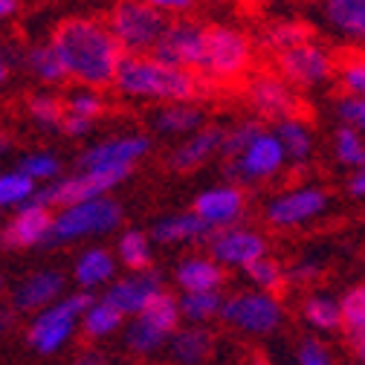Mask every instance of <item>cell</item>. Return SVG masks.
Returning <instances> with one entry per match:
<instances>
[{
  "label": "cell",
  "mask_w": 365,
  "mask_h": 365,
  "mask_svg": "<svg viewBox=\"0 0 365 365\" xmlns=\"http://www.w3.org/2000/svg\"><path fill=\"white\" fill-rule=\"evenodd\" d=\"M64 70L84 87H108L116 81L119 64L125 58L110 29L96 18H67L53 35Z\"/></svg>",
  "instance_id": "6da1fadb"
},
{
  "label": "cell",
  "mask_w": 365,
  "mask_h": 365,
  "mask_svg": "<svg viewBox=\"0 0 365 365\" xmlns=\"http://www.w3.org/2000/svg\"><path fill=\"white\" fill-rule=\"evenodd\" d=\"M122 322H125V316H122L113 304H108L105 299H96L93 304H90V310L84 313L81 331H84L87 339H105V336H110L113 331H119Z\"/></svg>",
  "instance_id": "f546056e"
},
{
  "label": "cell",
  "mask_w": 365,
  "mask_h": 365,
  "mask_svg": "<svg viewBox=\"0 0 365 365\" xmlns=\"http://www.w3.org/2000/svg\"><path fill=\"white\" fill-rule=\"evenodd\" d=\"M339 307H342V334L345 336L365 331V282L351 284L339 296Z\"/></svg>",
  "instance_id": "f35d334b"
},
{
  "label": "cell",
  "mask_w": 365,
  "mask_h": 365,
  "mask_svg": "<svg viewBox=\"0 0 365 365\" xmlns=\"http://www.w3.org/2000/svg\"><path fill=\"white\" fill-rule=\"evenodd\" d=\"M336 116L342 119L345 128H354L365 136V99L359 96H342L336 102Z\"/></svg>",
  "instance_id": "f6af8a7d"
},
{
  "label": "cell",
  "mask_w": 365,
  "mask_h": 365,
  "mask_svg": "<svg viewBox=\"0 0 365 365\" xmlns=\"http://www.w3.org/2000/svg\"><path fill=\"white\" fill-rule=\"evenodd\" d=\"M12 328H15V313L0 307V334H9Z\"/></svg>",
  "instance_id": "db71d44e"
},
{
  "label": "cell",
  "mask_w": 365,
  "mask_h": 365,
  "mask_svg": "<svg viewBox=\"0 0 365 365\" xmlns=\"http://www.w3.org/2000/svg\"><path fill=\"white\" fill-rule=\"evenodd\" d=\"M223 136H226V128H217V125L200 128L171 154V168L174 171H192V168L209 163L215 154L223 151Z\"/></svg>",
  "instance_id": "ffe728a7"
},
{
  "label": "cell",
  "mask_w": 365,
  "mask_h": 365,
  "mask_svg": "<svg viewBox=\"0 0 365 365\" xmlns=\"http://www.w3.org/2000/svg\"><path fill=\"white\" fill-rule=\"evenodd\" d=\"M264 130H267V128H264L258 119H244V122H238V125H232V128H226L223 151H220V154H223V157H230V160L241 157Z\"/></svg>",
  "instance_id": "ab89813d"
},
{
  "label": "cell",
  "mask_w": 365,
  "mask_h": 365,
  "mask_svg": "<svg viewBox=\"0 0 365 365\" xmlns=\"http://www.w3.org/2000/svg\"><path fill=\"white\" fill-rule=\"evenodd\" d=\"M113 87L125 96L165 105H192L206 93L200 73L165 67L154 56H125Z\"/></svg>",
  "instance_id": "7a4b0ae2"
},
{
  "label": "cell",
  "mask_w": 365,
  "mask_h": 365,
  "mask_svg": "<svg viewBox=\"0 0 365 365\" xmlns=\"http://www.w3.org/2000/svg\"><path fill=\"white\" fill-rule=\"evenodd\" d=\"M9 78V64H6V58L4 56H0V84H4Z\"/></svg>",
  "instance_id": "9f6ffc18"
},
{
  "label": "cell",
  "mask_w": 365,
  "mask_h": 365,
  "mask_svg": "<svg viewBox=\"0 0 365 365\" xmlns=\"http://www.w3.org/2000/svg\"><path fill=\"white\" fill-rule=\"evenodd\" d=\"M18 171H24L32 182H47L50 186V182H56V177L61 174V160L53 151H35V154L21 157Z\"/></svg>",
  "instance_id": "60d3db41"
},
{
  "label": "cell",
  "mask_w": 365,
  "mask_h": 365,
  "mask_svg": "<svg viewBox=\"0 0 365 365\" xmlns=\"http://www.w3.org/2000/svg\"><path fill=\"white\" fill-rule=\"evenodd\" d=\"M151 151V140L143 133H130V136H113L93 148H87L78 157V171L87 174H116L128 177L130 168L140 163Z\"/></svg>",
  "instance_id": "ba28073f"
},
{
  "label": "cell",
  "mask_w": 365,
  "mask_h": 365,
  "mask_svg": "<svg viewBox=\"0 0 365 365\" xmlns=\"http://www.w3.org/2000/svg\"><path fill=\"white\" fill-rule=\"evenodd\" d=\"M0 284H4V279H0Z\"/></svg>",
  "instance_id": "680465c9"
},
{
  "label": "cell",
  "mask_w": 365,
  "mask_h": 365,
  "mask_svg": "<svg viewBox=\"0 0 365 365\" xmlns=\"http://www.w3.org/2000/svg\"><path fill=\"white\" fill-rule=\"evenodd\" d=\"M261 43L269 50V53H276L284 56V53H293L299 47H307V43H313V26L302 18H282L276 24H269Z\"/></svg>",
  "instance_id": "cb8c5ba5"
},
{
  "label": "cell",
  "mask_w": 365,
  "mask_h": 365,
  "mask_svg": "<svg viewBox=\"0 0 365 365\" xmlns=\"http://www.w3.org/2000/svg\"><path fill=\"white\" fill-rule=\"evenodd\" d=\"M322 15L339 35L365 41V0H328Z\"/></svg>",
  "instance_id": "484cf974"
},
{
  "label": "cell",
  "mask_w": 365,
  "mask_h": 365,
  "mask_svg": "<svg viewBox=\"0 0 365 365\" xmlns=\"http://www.w3.org/2000/svg\"><path fill=\"white\" fill-rule=\"evenodd\" d=\"M287 165V151L276 130H264L258 140L235 160L226 165V177L238 182H264L269 177H276Z\"/></svg>",
  "instance_id": "30bf717a"
},
{
  "label": "cell",
  "mask_w": 365,
  "mask_h": 365,
  "mask_svg": "<svg viewBox=\"0 0 365 365\" xmlns=\"http://www.w3.org/2000/svg\"><path fill=\"white\" fill-rule=\"evenodd\" d=\"M212 348H215V336L203 325L180 328L168 339V354H171V359L177 365H203L209 359Z\"/></svg>",
  "instance_id": "603a6c76"
},
{
  "label": "cell",
  "mask_w": 365,
  "mask_h": 365,
  "mask_svg": "<svg viewBox=\"0 0 365 365\" xmlns=\"http://www.w3.org/2000/svg\"><path fill=\"white\" fill-rule=\"evenodd\" d=\"M73 279L81 287V293L96 290L102 284H113V279H116V258L108 250H102V247L84 250L76 258V264H73Z\"/></svg>",
  "instance_id": "7402d4cb"
},
{
  "label": "cell",
  "mask_w": 365,
  "mask_h": 365,
  "mask_svg": "<svg viewBox=\"0 0 365 365\" xmlns=\"http://www.w3.org/2000/svg\"><path fill=\"white\" fill-rule=\"evenodd\" d=\"M154 6H157L163 15H168V12H192V9H195L192 0H154Z\"/></svg>",
  "instance_id": "681fc988"
},
{
  "label": "cell",
  "mask_w": 365,
  "mask_h": 365,
  "mask_svg": "<svg viewBox=\"0 0 365 365\" xmlns=\"http://www.w3.org/2000/svg\"><path fill=\"white\" fill-rule=\"evenodd\" d=\"M26 64H29V70H32L43 84H61L64 78H70L67 70H64V61H61L58 50L53 47V41L32 47V50L26 53Z\"/></svg>",
  "instance_id": "4dcf8cb0"
},
{
  "label": "cell",
  "mask_w": 365,
  "mask_h": 365,
  "mask_svg": "<svg viewBox=\"0 0 365 365\" xmlns=\"http://www.w3.org/2000/svg\"><path fill=\"white\" fill-rule=\"evenodd\" d=\"M67 113L73 116H81V119H90L96 122L102 113H105V99L96 93V90H78V93H73L64 105Z\"/></svg>",
  "instance_id": "ee69618b"
},
{
  "label": "cell",
  "mask_w": 365,
  "mask_h": 365,
  "mask_svg": "<svg viewBox=\"0 0 365 365\" xmlns=\"http://www.w3.org/2000/svg\"><path fill=\"white\" fill-rule=\"evenodd\" d=\"M122 217H125L122 206L110 197H102V200H93V203H81V206H70V209H58L43 247H61V244H73V241H81V238L108 235L122 223Z\"/></svg>",
  "instance_id": "5b68a950"
},
{
  "label": "cell",
  "mask_w": 365,
  "mask_h": 365,
  "mask_svg": "<svg viewBox=\"0 0 365 365\" xmlns=\"http://www.w3.org/2000/svg\"><path fill=\"white\" fill-rule=\"evenodd\" d=\"M302 319H304V325H310L319 334L342 331V307H339V299L325 296V293L307 296L302 302Z\"/></svg>",
  "instance_id": "4316f807"
},
{
  "label": "cell",
  "mask_w": 365,
  "mask_h": 365,
  "mask_svg": "<svg viewBox=\"0 0 365 365\" xmlns=\"http://www.w3.org/2000/svg\"><path fill=\"white\" fill-rule=\"evenodd\" d=\"M203 41H206V26H200L195 21H186V18L171 21L151 56L165 67L197 73L200 61H203Z\"/></svg>",
  "instance_id": "8fae6325"
},
{
  "label": "cell",
  "mask_w": 365,
  "mask_h": 365,
  "mask_svg": "<svg viewBox=\"0 0 365 365\" xmlns=\"http://www.w3.org/2000/svg\"><path fill=\"white\" fill-rule=\"evenodd\" d=\"M276 136L282 140V145L287 151V163L304 165L313 157V130L299 116L287 119V122H279L276 125Z\"/></svg>",
  "instance_id": "83f0119b"
},
{
  "label": "cell",
  "mask_w": 365,
  "mask_h": 365,
  "mask_svg": "<svg viewBox=\"0 0 365 365\" xmlns=\"http://www.w3.org/2000/svg\"><path fill=\"white\" fill-rule=\"evenodd\" d=\"M53 212L47 206H38V203H26L15 212L12 220L4 223L0 230V244L6 250H24V247H35L47 241L50 230H53Z\"/></svg>",
  "instance_id": "ac0fdd59"
},
{
  "label": "cell",
  "mask_w": 365,
  "mask_h": 365,
  "mask_svg": "<svg viewBox=\"0 0 365 365\" xmlns=\"http://www.w3.org/2000/svg\"><path fill=\"white\" fill-rule=\"evenodd\" d=\"M18 12V4L15 0H0V21H6L9 15H15Z\"/></svg>",
  "instance_id": "11a10c76"
},
{
  "label": "cell",
  "mask_w": 365,
  "mask_h": 365,
  "mask_svg": "<svg viewBox=\"0 0 365 365\" xmlns=\"http://www.w3.org/2000/svg\"><path fill=\"white\" fill-rule=\"evenodd\" d=\"M252 64V41L247 32L226 26V24H212L206 26V41H203V61H200V76L206 78H238L250 70Z\"/></svg>",
  "instance_id": "8992f818"
},
{
  "label": "cell",
  "mask_w": 365,
  "mask_h": 365,
  "mask_svg": "<svg viewBox=\"0 0 365 365\" xmlns=\"http://www.w3.org/2000/svg\"><path fill=\"white\" fill-rule=\"evenodd\" d=\"M247 99H250L252 110H258V116H264V119L287 122V119H296V113H299L296 90L279 73L252 76L247 84Z\"/></svg>",
  "instance_id": "5bb4252c"
},
{
  "label": "cell",
  "mask_w": 365,
  "mask_h": 365,
  "mask_svg": "<svg viewBox=\"0 0 365 365\" xmlns=\"http://www.w3.org/2000/svg\"><path fill=\"white\" fill-rule=\"evenodd\" d=\"M203 113L195 105H165L154 113V128L160 133H197Z\"/></svg>",
  "instance_id": "f1b7e54d"
},
{
  "label": "cell",
  "mask_w": 365,
  "mask_h": 365,
  "mask_svg": "<svg viewBox=\"0 0 365 365\" xmlns=\"http://www.w3.org/2000/svg\"><path fill=\"white\" fill-rule=\"evenodd\" d=\"M334 157H336L339 165L351 168V174L365 168V136L359 130L342 125L334 133Z\"/></svg>",
  "instance_id": "836d02e7"
},
{
  "label": "cell",
  "mask_w": 365,
  "mask_h": 365,
  "mask_svg": "<svg viewBox=\"0 0 365 365\" xmlns=\"http://www.w3.org/2000/svg\"><path fill=\"white\" fill-rule=\"evenodd\" d=\"M151 235L160 244H186V241L212 238V230H209V226L195 212H182V215H171V217L157 220Z\"/></svg>",
  "instance_id": "d4e9b609"
},
{
  "label": "cell",
  "mask_w": 365,
  "mask_h": 365,
  "mask_svg": "<svg viewBox=\"0 0 365 365\" xmlns=\"http://www.w3.org/2000/svg\"><path fill=\"white\" fill-rule=\"evenodd\" d=\"M220 319L250 336H267L279 331L284 322V307L276 296L258 293V290H241L223 302Z\"/></svg>",
  "instance_id": "52a82bcc"
},
{
  "label": "cell",
  "mask_w": 365,
  "mask_h": 365,
  "mask_svg": "<svg viewBox=\"0 0 365 365\" xmlns=\"http://www.w3.org/2000/svg\"><path fill=\"white\" fill-rule=\"evenodd\" d=\"M108 29L125 56H145V53H154V47L168 29V21L154 4L125 0V4H116L110 9Z\"/></svg>",
  "instance_id": "3957f363"
},
{
  "label": "cell",
  "mask_w": 365,
  "mask_h": 365,
  "mask_svg": "<svg viewBox=\"0 0 365 365\" xmlns=\"http://www.w3.org/2000/svg\"><path fill=\"white\" fill-rule=\"evenodd\" d=\"M244 276L250 279V284L258 290V293H269V296H276L279 290H284L290 282H287V269L276 261V258H269L264 255L261 261H255L252 267L244 269Z\"/></svg>",
  "instance_id": "1f68e13d"
},
{
  "label": "cell",
  "mask_w": 365,
  "mask_h": 365,
  "mask_svg": "<svg viewBox=\"0 0 365 365\" xmlns=\"http://www.w3.org/2000/svg\"><path fill=\"white\" fill-rule=\"evenodd\" d=\"M143 319H148V322L154 325V328H160L165 336H174L180 328V319H182V313H180V299H174L168 290H163L151 304H148V310L143 313Z\"/></svg>",
  "instance_id": "74e56055"
},
{
  "label": "cell",
  "mask_w": 365,
  "mask_h": 365,
  "mask_svg": "<svg viewBox=\"0 0 365 365\" xmlns=\"http://www.w3.org/2000/svg\"><path fill=\"white\" fill-rule=\"evenodd\" d=\"M212 232L217 230H232L247 215V195L238 182H226V186H215L197 195L195 209H192Z\"/></svg>",
  "instance_id": "9a60e30c"
},
{
  "label": "cell",
  "mask_w": 365,
  "mask_h": 365,
  "mask_svg": "<svg viewBox=\"0 0 365 365\" xmlns=\"http://www.w3.org/2000/svg\"><path fill=\"white\" fill-rule=\"evenodd\" d=\"M276 67H279V76L293 84V87H319L334 78V73L339 70V64L334 61V56L319 47V43H307V47H299L293 53H284L276 58Z\"/></svg>",
  "instance_id": "4fadbf2b"
},
{
  "label": "cell",
  "mask_w": 365,
  "mask_h": 365,
  "mask_svg": "<svg viewBox=\"0 0 365 365\" xmlns=\"http://www.w3.org/2000/svg\"><path fill=\"white\" fill-rule=\"evenodd\" d=\"M339 84L345 90V96H359L365 99V56L354 53V56H345L339 61Z\"/></svg>",
  "instance_id": "b9f144b4"
},
{
  "label": "cell",
  "mask_w": 365,
  "mask_h": 365,
  "mask_svg": "<svg viewBox=\"0 0 365 365\" xmlns=\"http://www.w3.org/2000/svg\"><path fill=\"white\" fill-rule=\"evenodd\" d=\"M61 130H64L67 136H87L90 130H93V122H90V119H81V116H73V113H64Z\"/></svg>",
  "instance_id": "c3c4849f"
},
{
  "label": "cell",
  "mask_w": 365,
  "mask_h": 365,
  "mask_svg": "<svg viewBox=\"0 0 365 365\" xmlns=\"http://www.w3.org/2000/svg\"><path fill=\"white\" fill-rule=\"evenodd\" d=\"M296 365H334V359H331V351L322 342L307 336L296 348Z\"/></svg>",
  "instance_id": "bcb514c9"
},
{
  "label": "cell",
  "mask_w": 365,
  "mask_h": 365,
  "mask_svg": "<svg viewBox=\"0 0 365 365\" xmlns=\"http://www.w3.org/2000/svg\"><path fill=\"white\" fill-rule=\"evenodd\" d=\"M116 252H119V261H122L128 269H133V272L151 269V241H148V235L140 232V230L122 232Z\"/></svg>",
  "instance_id": "d6a6232c"
},
{
  "label": "cell",
  "mask_w": 365,
  "mask_h": 365,
  "mask_svg": "<svg viewBox=\"0 0 365 365\" xmlns=\"http://www.w3.org/2000/svg\"><path fill=\"white\" fill-rule=\"evenodd\" d=\"M212 258L226 269V267H238L247 269L255 261L267 255V238L255 230H244V226H232V230H217L209 238Z\"/></svg>",
  "instance_id": "2e32d148"
},
{
  "label": "cell",
  "mask_w": 365,
  "mask_h": 365,
  "mask_svg": "<svg viewBox=\"0 0 365 365\" xmlns=\"http://www.w3.org/2000/svg\"><path fill=\"white\" fill-rule=\"evenodd\" d=\"M319 276H322V264L313 261V258H302V261H296V264L287 269V282H290L293 287L313 284Z\"/></svg>",
  "instance_id": "7dc6e473"
},
{
  "label": "cell",
  "mask_w": 365,
  "mask_h": 365,
  "mask_svg": "<svg viewBox=\"0 0 365 365\" xmlns=\"http://www.w3.org/2000/svg\"><path fill=\"white\" fill-rule=\"evenodd\" d=\"M168 339L171 336H165L160 328H154L148 319H143V316H136L133 322L125 328V345L133 354H154L163 345H168Z\"/></svg>",
  "instance_id": "d590c367"
},
{
  "label": "cell",
  "mask_w": 365,
  "mask_h": 365,
  "mask_svg": "<svg viewBox=\"0 0 365 365\" xmlns=\"http://www.w3.org/2000/svg\"><path fill=\"white\" fill-rule=\"evenodd\" d=\"M108 359H105V354H99V351H81L76 359H73V365H105Z\"/></svg>",
  "instance_id": "f5cc1de1"
},
{
  "label": "cell",
  "mask_w": 365,
  "mask_h": 365,
  "mask_svg": "<svg viewBox=\"0 0 365 365\" xmlns=\"http://www.w3.org/2000/svg\"><path fill=\"white\" fill-rule=\"evenodd\" d=\"M64 287H67V279H64V272L58 269H38L32 272L29 279H24L15 293H12V307L26 313V310H47L53 307L56 302L64 299Z\"/></svg>",
  "instance_id": "d6986e66"
},
{
  "label": "cell",
  "mask_w": 365,
  "mask_h": 365,
  "mask_svg": "<svg viewBox=\"0 0 365 365\" xmlns=\"http://www.w3.org/2000/svg\"><path fill=\"white\" fill-rule=\"evenodd\" d=\"M163 293V279L160 272L145 269V272H133L119 282H113L105 290V302L113 304L122 316H143L148 310V304Z\"/></svg>",
  "instance_id": "e0dca14e"
},
{
  "label": "cell",
  "mask_w": 365,
  "mask_h": 365,
  "mask_svg": "<svg viewBox=\"0 0 365 365\" xmlns=\"http://www.w3.org/2000/svg\"><path fill=\"white\" fill-rule=\"evenodd\" d=\"M64 105L56 99V96H50V93H38V96H32L29 99V116L41 125V128H61V122H64Z\"/></svg>",
  "instance_id": "7bdbcfd3"
},
{
  "label": "cell",
  "mask_w": 365,
  "mask_h": 365,
  "mask_svg": "<svg viewBox=\"0 0 365 365\" xmlns=\"http://www.w3.org/2000/svg\"><path fill=\"white\" fill-rule=\"evenodd\" d=\"M125 177H116V174H87V171H78L67 180H56L50 186H43L32 203L38 206H58V209H70V206H81V203H93V200H102L108 197L110 189H116Z\"/></svg>",
  "instance_id": "9c48e42d"
},
{
  "label": "cell",
  "mask_w": 365,
  "mask_h": 365,
  "mask_svg": "<svg viewBox=\"0 0 365 365\" xmlns=\"http://www.w3.org/2000/svg\"><path fill=\"white\" fill-rule=\"evenodd\" d=\"M223 296L220 293H182L180 296V313L192 325H203L209 319L223 313Z\"/></svg>",
  "instance_id": "e575fe53"
},
{
  "label": "cell",
  "mask_w": 365,
  "mask_h": 365,
  "mask_svg": "<svg viewBox=\"0 0 365 365\" xmlns=\"http://www.w3.org/2000/svg\"><path fill=\"white\" fill-rule=\"evenodd\" d=\"M348 342H351V348H354L356 362H359V365H365V331L351 334V336H348Z\"/></svg>",
  "instance_id": "816d5d0a"
},
{
  "label": "cell",
  "mask_w": 365,
  "mask_h": 365,
  "mask_svg": "<svg viewBox=\"0 0 365 365\" xmlns=\"http://www.w3.org/2000/svg\"><path fill=\"white\" fill-rule=\"evenodd\" d=\"M174 279L182 293H220V287L226 282V269L215 258L195 255V258H186L177 264Z\"/></svg>",
  "instance_id": "44dd1931"
},
{
  "label": "cell",
  "mask_w": 365,
  "mask_h": 365,
  "mask_svg": "<svg viewBox=\"0 0 365 365\" xmlns=\"http://www.w3.org/2000/svg\"><path fill=\"white\" fill-rule=\"evenodd\" d=\"M90 304H93V296L90 293H73V296H64L61 302H56L53 307L41 310L26 328L29 348L38 354L61 351L73 339V334L81 328Z\"/></svg>",
  "instance_id": "277c9868"
},
{
  "label": "cell",
  "mask_w": 365,
  "mask_h": 365,
  "mask_svg": "<svg viewBox=\"0 0 365 365\" xmlns=\"http://www.w3.org/2000/svg\"><path fill=\"white\" fill-rule=\"evenodd\" d=\"M38 182H32L24 171H4L0 174V209H9V206H26L35 200L38 195Z\"/></svg>",
  "instance_id": "8d00e7d4"
},
{
  "label": "cell",
  "mask_w": 365,
  "mask_h": 365,
  "mask_svg": "<svg viewBox=\"0 0 365 365\" xmlns=\"http://www.w3.org/2000/svg\"><path fill=\"white\" fill-rule=\"evenodd\" d=\"M328 209V195L319 186H299L290 189L279 197H272L264 209V217L269 220V226H279V230H296L310 220H316Z\"/></svg>",
  "instance_id": "7c38bea8"
},
{
  "label": "cell",
  "mask_w": 365,
  "mask_h": 365,
  "mask_svg": "<svg viewBox=\"0 0 365 365\" xmlns=\"http://www.w3.org/2000/svg\"><path fill=\"white\" fill-rule=\"evenodd\" d=\"M9 151V140H6V136H0V157H4Z\"/></svg>",
  "instance_id": "6f0895ef"
},
{
  "label": "cell",
  "mask_w": 365,
  "mask_h": 365,
  "mask_svg": "<svg viewBox=\"0 0 365 365\" xmlns=\"http://www.w3.org/2000/svg\"><path fill=\"white\" fill-rule=\"evenodd\" d=\"M348 192H351L354 197L365 200V168H359V171L351 174V180H348Z\"/></svg>",
  "instance_id": "f907efd6"
}]
</instances>
